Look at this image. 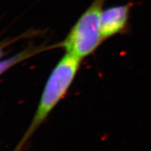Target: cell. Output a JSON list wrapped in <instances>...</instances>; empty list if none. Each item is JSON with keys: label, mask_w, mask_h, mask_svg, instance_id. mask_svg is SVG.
Segmentation results:
<instances>
[{"label": "cell", "mask_w": 151, "mask_h": 151, "mask_svg": "<svg viewBox=\"0 0 151 151\" xmlns=\"http://www.w3.org/2000/svg\"><path fill=\"white\" fill-rule=\"evenodd\" d=\"M51 48V47L46 46H38V47H29L27 49H24L22 51L18 52L11 58H7L2 61H0V75L8 70L11 67H14L19 62L31 58L35 55L39 54V52L44 51L48 49Z\"/></svg>", "instance_id": "obj_4"}, {"label": "cell", "mask_w": 151, "mask_h": 151, "mask_svg": "<svg viewBox=\"0 0 151 151\" xmlns=\"http://www.w3.org/2000/svg\"><path fill=\"white\" fill-rule=\"evenodd\" d=\"M130 5H121L102 11L100 20V27L103 41L123 32L129 19Z\"/></svg>", "instance_id": "obj_3"}, {"label": "cell", "mask_w": 151, "mask_h": 151, "mask_svg": "<svg viewBox=\"0 0 151 151\" xmlns=\"http://www.w3.org/2000/svg\"><path fill=\"white\" fill-rule=\"evenodd\" d=\"M4 52H3V48L2 47H0V58H1V56L3 55Z\"/></svg>", "instance_id": "obj_5"}, {"label": "cell", "mask_w": 151, "mask_h": 151, "mask_svg": "<svg viewBox=\"0 0 151 151\" xmlns=\"http://www.w3.org/2000/svg\"><path fill=\"white\" fill-rule=\"evenodd\" d=\"M104 3V0H94L56 48H64L80 60L92 54L103 41L100 20Z\"/></svg>", "instance_id": "obj_2"}, {"label": "cell", "mask_w": 151, "mask_h": 151, "mask_svg": "<svg viewBox=\"0 0 151 151\" xmlns=\"http://www.w3.org/2000/svg\"><path fill=\"white\" fill-rule=\"evenodd\" d=\"M81 60L66 52L49 76L31 123L24 134L23 143L46 120L67 93L80 67Z\"/></svg>", "instance_id": "obj_1"}]
</instances>
